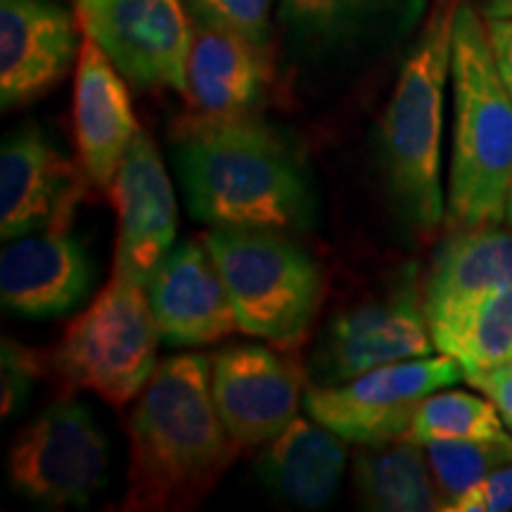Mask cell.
Instances as JSON below:
<instances>
[{
  "instance_id": "cell-1",
  "label": "cell",
  "mask_w": 512,
  "mask_h": 512,
  "mask_svg": "<svg viewBox=\"0 0 512 512\" xmlns=\"http://www.w3.org/2000/svg\"><path fill=\"white\" fill-rule=\"evenodd\" d=\"M126 434V512L197 508L240 451L211 394V361L200 354L159 363L128 413Z\"/></svg>"
},
{
  "instance_id": "cell-2",
  "label": "cell",
  "mask_w": 512,
  "mask_h": 512,
  "mask_svg": "<svg viewBox=\"0 0 512 512\" xmlns=\"http://www.w3.org/2000/svg\"><path fill=\"white\" fill-rule=\"evenodd\" d=\"M174 159L197 221L275 230L311 221L313 197L302 164L256 117L183 119Z\"/></svg>"
},
{
  "instance_id": "cell-3",
  "label": "cell",
  "mask_w": 512,
  "mask_h": 512,
  "mask_svg": "<svg viewBox=\"0 0 512 512\" xmlns=\"http://www.w3.org/2000/svg\"><path fill=\"white\" fill-rule=\"evenodd\" d=\"M453 136L446 228L498 226L512 183V95L498 72L486 19L458 0L451 50Z\"/></svg>"
},
{
  "instance_id": "cell-4",
  "label": "cell",
  "mask_w": 512,
  "mask_h": 512,
  "mask_svg": "<svg viewBox=\"0 0 512 512\" xmlns=\"http://www.w3.org/2000/svg\"><path fill=\"white\" fill-rule=\"evenodd\" d=\"M456 5L458 0H441L432 10L377 124V155L389 197L408 228L422 238L446 221L441 143Z\"/></svg>"
},
{
  "instance_id": "cell-5",
  "label": "cell",
  "mask_w": 512,
  "mask_h": 512,
  "mask_svg": "<svg viewBox=\"0 0 512 512\" xmlns=\"http://www.w3.org/2000/svg\"><path fill=\"white\" fill-rule=\"evenodd\" d=\"M202 240L240 330L283 349L302 344L323 299V275L311 254L275 228L211 226Z\"/></svg>"
},
{
  "instance_id": "cell-6",
  "label": "cell",
  "mask_w": 512,
  "mask_h": 512,
  "mask_svg": "<svg viewBox=\"0 0 512 512\" xmlns=\"http://www.w3.org/2000/svg\"><path fill=\"white\" fill-rule=\"evenodd\" d=\"M159 337L145 287L112 275L50 351V368L67 389H86L121 408L157 370Z\"/></svg>"
},
{
  "instance_id": "cell-7",
  "label": "cell",
  "mask_w": 512,
  "mask_h": 512,
  "mask_svg": "<svg viewBox=\"0 0 512 512\" xmlns=\"http://www.w3.org/2000/svg\"><path fill=\"white\" fill-rule=\"evenodd\" d=\"M110 448L81 401L64 396L12 441L8 479L19 496L46 508H86L105 484Z\"/></svg>"
},
{
  "instance_id": "cell-8",
  "label": "cell",
  "mask_w": 512,
  "mask_h": 512,
  "mask_svg": "<svg viewBox=\"0 0 512 512\" xmlns=\"http://www.w3.org/2000/svg\"><path fill=\"white\" fill-rule=\"evenodd\" d=\"M460 380L465 373L453 356H420L332 387H309L304 406L313 420L349 444L373 446L408 437L420 403Z\"/></svg>"
},
{
  "instance_id": "cell-9",
  "label": "cell",
  "mask_w": 512,
  "mask_h": 512,
  "mask_svg": "<svg viewBox=\"0 0 512 512\" xmlns=\"http://www.w3.org/2000/svg\"><path fill=\"white\" fill-rule=\"evenodd\" d=\"M434 339L415 266H406L382 294L339 311L311 358L313 387H332L368 370L430 356Z\"/></svg>"
},
{
  "instance_id": "cell-10",
  "label": "cell",
  "mask_w": 512,
  "mask_h": 512,
  "mask_svg": "<svg viewBox=\"0 0 512 512\" xmlns=\"http://www.w3.org/2000/svg\"><path fill=\"white\" fill-rule=\"evenodd\" d=\"M74 15L126 81L185 100L195 29L185 0H74Z\"/></svg>"
},
{
  "instance_id": "cell-11",
  "label": "cell",
  "mask_w": 512,
  "mask_h": 512,
  "mask_svg": "<svg viewBox=\"0 0 512 512\" xmlns=\"http://www.w3.org/2000/svg\"><path fill=\"white\" fill-rule=\"evenodd\" d=\"M427 0H278L292 57L309 67H339L392 50L425 19Z\"/></svg>"
},
{
  "instance_id": "cell-12",
  "label": "cell",
  "mask_w": 512,
  "mask_h": 512,
  "mask_svg": "<svg viewBox=\"0 0 512 512\" xmlns=\"http://www.w3.org/2000/svg\"><path fill=\"white\" fill-rule=\"evenodd\" d=\"M107 192L117 209L112 275L145 287L174 247L178 228L174 185L145 128L133 136Z\"/></svg>"
},
{
  "instance_id": "cell-13",
  "label": "cell",
  "mask_w": 512,
  "mask_h": 512,
  "mask_svg": "<svg viewBox=\"0 0 512 512\" xmlns=\"http://www.w3.org/2000/svg\"><path fill=\"white\" fill-rule=\"evenodd\" d=\"M86 171L57 152L34 124L12 131L0 150V235L67 230L86 192Z\"/></svg>"
},
{
  "instance_id": "cell-14",
  "label": "cell",
  "mask_w": 512,
  "mask_h": 512,
  "mask_svg": "<svg viewBox=\"0 0 512 512\" xmlns=\"http://www.w3.org/2000/svg\"><path fill=\"white\" fill-rule=\"evenodd\" d=\"M211 394L240 448L264 446L297 418L302 373L259 344H238L211 358Z\"/></svg>"
},
{
  "instance_id": "cell-15",
  "label": "cell",
  "mask_w": 512,
  "mask_h": 512,
  "mask_svg": "<svg viewBox=\"0 0 512 512\" xmlns=\"http://www.w3.org/2000/svg\"><path fill=\"white\" fill-rule=\"evenodd\" d=\"M79 19L57 0H0V102L29 105L79 60Z\"/></svg>"
},
{
  "instance_id": "cell-16",
  "label": "cell",
  "mask_w": 512,
  "mask_h": 512,
  "mask_svg": "<svg viewBox=\"0 0 512 512\" xmlns=\"http://www.w3.org/2000/svg\"><path fill=\"white\" fill-rule=\"evenodd\" d=\"M145 290L159 335L171 347H204L240 330L226 283L204 240L171 247Z\"/></svg>"
},
{
  "instance_id": "cell-17",
  "label": "cell",
  "mask_w": 512,
  "mask_h": 512,
  "mask_svg": "<svg viewBox=\"0 0 512 512\" xmlns=\"http://www.w3.org/2000/svg\"><path fill=\"white\" fill-rule=\"evenodd\" d=\"M195 24V22H192ZM273 81V50L230 31L195 24L188 57V102L192 121L256 117Z\"/></svg>"
},
{
  "instance_id": "cell-18",
  "label": "cell",
  "mask_w": 512,
  "mask_h": 512,
  "mask_svg": "<svg viewBox=\"0 0 512 512\" xmlns=\"http://www.w3.org/2000/svg\"><path fill=\"white\" fill-rule=\"evenodd\" d=\"M138 128L124 74L98 43L86 38L76 60L74 136L88 181L110 190Z\"/></svg>"
},
{
  "instance_id": "cell-19",
  "label": "cell",
  "mask_w": 512,
  "mask_h": 512,
  "mask_svg": "<svg viewBox=\"0 0 512 512\" xmlns=\"http://www.w3.org/2000/svg\"><path fill=\"white\" fill-rule=\"evenodd\" d=\"M93 266L86 249L67 230L10 240L0 254V297L27 318H53L88 294Z\"/></svg>"
},
{
  "instance_id": "cell-20",
  "label": "cell",
  "mask_w": 512,
  "mask_h": 512,
  "mask_svg": "<svg viewBox=\"0 0 512 512\" xmlns=\"http://www.w3.org/2000/svg\"><path fill=\"white\" fill-rule=\"evenodd\" d=\"M508 285H512V230L501 223L448 230L422 283L430 332Z\"/></svg>"
},
{
  "instance_id": "cell-21",
  "label": "cell",
  "mask_w": 512,
  "mask_h": 512,
  "mask_svg": "<svg viewBox=\"0 0 512 512\" xmlns=\"http://www.w3.org/2000/svg\"><path fill=\"white\" fill-rule=\"evenodd\" d=\"M347 441L318 420L294 418L268 441L256 463V477L278 501L318 510L337 496L347 467Z\"/></svg>"
},
{
  "instance_id": "cell-22",
  "label": "cell",
  "mask_w": 512,
  "mask_h": 512,
  "mask_svg": "<svg viewBox=\"0 0 512 512\" xmlns=\"http://www.w3.org/2000/svg\"><path fill=\"white\" fill-rule=\"evenodd\" d=\"M358 503L377 512L439 510L425 446L411 437L361 446L354 458Z\"/></svg>"
},
{
  "instance_id": "cell-23",
  "label": "cell",
  "mask_w": 512,
  "mask_h": 512,
  "mask_svg": "<svg viewBox=\"0 0 512 512\" xmlns=\"http://www.w3.org/2000/svg\"><path fill=\"white\" fill-rule=\"evenodd\" d=\"M432 339L437 351L456 358L465 377L512 361V285L432 330Z\"/></svg>"
},
{
  "instance_id": "cell-24",
  "label": "cell",
  "mask_w": 512,
  "mask_h": 512,
  "mask_svg": "<svg viewBox=\"0 0 512 512\" xmlns=\"http://www.w3.org/2000/svg\"><path fill=\"white\" fill-rule=\"evenodd\" d=\"M408 437L427 441H479L508 437L501 413L491 399L470 392H434L415 411Z\"/></svg>"
},
{
  "instance_id": "cell-25",
  "label": "cell",
  "mask_w": 512,
  "mask_h": 512,
  "mask_svg": "<svg viewBox=\"0 0 512 512\" xmlns=\"http://www.w3.org/2000/svg\"><path fill=\"white\" fill-rule=\"evenodd\" d=\"M425 453L430 460V470L437 484L439 510H448L470 486L479 479L512 463V437L479 439V441H427Z\"/></svg>"
},
{
  "instance_id": "cell-26",
  "label": "cell",
  "mask_w": 512,
  "mask_h": 512,
  "mask_svg": "<svg viewBox=\"0 0 512 512\" xmlns=\"http://www.w3.org/2000/svg\"><path fill=\"white\" fill-rule=\"evenodd\" d=\"M192 22L238 34L254 46L273 50L275 0H185Z\"/></svg>"
},
{
  "instance_id": "cell-27",
  "label": "cell",
  "mask_w": 512,
  "mask_h": 512,
  "mask_svg": "<svg viewBox=\"0 0 512 512\" xmlns=\"http://www.w3.org/2000/svg\"><path fill=\"white\" fill-rule=\"evenodd\" d=\"M43 363L36 351H31L22 344L3 339V373H0V396H3V418H8L22 408V403L29 399L31 384L36 375L41 373Z\"/></svg>"
},
{
  "instance_id": "cell-28",
  "label": "cell",
  "mask_w": 512,
  "mask_h": 512,
  "mask_svg": "<svg viewBox=\"0 0 512 512\" xmlns=\"http://www.w3.org/2000/svg\"><path fill=\"white\" fill-rule=\"evenodd\" d=\"M512 510V463L479 479L446 512H505Z\"/></svg>"
},
{
  "instance_id": "cell-29",
  "label": "cell",
  "mask_w": 512,
  "mask_h": 512,
  "mask_svg": "<svg viewBox=\"0 0 512 512\" xmlns=\"http://www.w3.org/2000/svg\"><path fill=\"white\" fill-rule=\"evenodd\" d=\"M465 380L486 394V399H491L496 411L501 413L505 427L512 432V361L486 368L482 373L467 375Z\"/></svg>"
},
{
  "instance_id": "cell-30",
  "label": "cell",
  "mask_w": 512,
  "mask_h": 512,
  "mask_svg": "<svg viewBox=\"0 0 512 512\" xmlns=\"http://www.w3.org/2000/svg\"><path fill=\"white\" fill-rule=\"evenodd\" d=\"M491 48L498 64V72L512 95V17L510 19H486Z\"/></svg>"
},
{
  "instance_id": "cell-31",
  "label": "cell",
  "mask_w": 512,
  "mask_h": 512,
  "mask_svg": "<svg viewBox=\"0 0 512 512\" xmlns=\"http://www.w3.org/2000/svg\"><path fill=\"white\" fill-rule=\"evenodd\" d=\"M479 12L484 19H510L512 0H479Z\"/></svg>"
},
{
  "instance_id": "cell-32",
  "label": "cell",
  "mask_w": 512,
  "mask_h": 512,
  "mask_svg": "<svg viewBox=\"0 0 512 512\" xmlns=\"http://www.w3.org/2000/svg\"><path fill=\"white\" fill-rule=\"evenodd\" d=\"M505 223L512 228V183H510V192H508V211H505Z\"/></svg>"
}]
</instances>
